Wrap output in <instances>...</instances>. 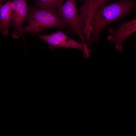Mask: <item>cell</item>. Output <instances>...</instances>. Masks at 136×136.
Instances as JSON below:
<instances>
[{"mask_svg": "<svg viewBox=\"0 0 136 136\" xmlns=\"http://www.w3.org/2000/svg\"><path fill=\"white\" fill-rule=\"evenodd\" d=\"M136 6V1L119 0L106 2L99 6L91 21L92 33L90 46L98 42L100 33L108 25L128 15Z\"/></svg>", "mask_w": 136, "mask_h": 136, "instance_id": "cell-1", "label": "cell"}, {"mask_svg": "<svg viewBox=\"0 0 136 136\" xmlns=\"http://www.w3.org/2000/svg\"><path fill=\"white\" fill-rule=\"evenodd\" d=\"M28 24L22 28L23 35L28 33L35 36L47 29H62L69 26L58 15L57 10H49L35 5L28 7Z\"/></svg>", "mask_w": 136, "mask_h": 136, "instance_id": "cell-2", "label": "cell"}, {"mask_svg": "<svg viewBox=\"0 0 136 136\" xmlns=\"http://www.w3.org/2000/svg\"><path fill=\"white\" fill-rule=\"evenodd\" d=\"M38 38L48 43V48L51 49L59 47L77 49L82 52L84 58H88L89 56L90 50L86 44L71 39L61 31L46 35L39 34Z\"/></svg>", "mask_w": 136, "mask_h": 136, "instance_id": "cell-3", "label": "cell"}, {"mask_svg": "<svg viewBox=\"0 0 136 136\" xmlns=\"http://www.w3.org/2000/svg\"><path fill=\"white\" fill-rule=\"evenodd\" d=\"M108 0H82L83 3L78 10V19L84 37L89 39L92 30L90 23L92 17L98 7Z\"/></svg>", "mask_w": 136, "mask_h": 136, "instance_id": "cell-4", "label": "cell"}, {"mask_svg": "<svg viewBox=\"0 0 136 136\" xmlns=\"http://www.w3.org/2000/svg\"><path fill=\"white\" fill-rule=\"evenodd\" d=\"M12 4L11 21L14 29L12 36L14 38H23L22 25L28 21L29 15L27 0H7Z\"/></svg>", "mask_w": 136, "mask_h": 136, "instance_id": "cell-5", "label": "cell"}, {"mask_svg": "<svg viewBox=\"0 0 136 136\" xmlns=\"http://www.w3.org/2000/svg\"><path fill=\"white\" fill-rule=\"evenodd\" d=\"M58 15L70 26L79 36L82 42H85L82 29L78 19V14L75 0H66L57 10Z\"/></svg>", "mask_w": 136, "mask_h": 136, "instance_id": "cell-6", "label": "cell"}, {"mask_svg": "<svg viewBox=\"0 0 136 136\" xmlns=\"http://www.w3.org/2000/svg\"><path fill=\"white\" fill-rule=\"evenodd\" d=\"M107 31L109 34L108 40L111 43L115 44L116 49L121 51L123 49L124 41L130 35L136 32V23L127 25L122 22L116 29L110 27Z\"/></svg>", "mask_w": 136, "mask_h": 136, "instance_id": "cell-7", "label": "cell"}, {"mask_svg": "<svg viewBox=\"0 0 136 136\" xmlns=\"http://www.w3.org/2000/svg\"><path fill=\"white\" fill-rule=\"evenodd\" d=\"M12 8L11 2L7 1L0 7V31L3 36L9 33L8 29L13 27L11 20Z\"/></svg>", "mask_w": 136, "mask_h": 136, "instance_id": "cell-8", "label": "cell"}, {"mask_svg": "<svg viewBox=\"0 0 136 136\" xmlns=\"http://www.w3.org/2000/svg\"><path fill=\"white\" fill-rule=\"evenodd\" d=\"M35 5L47 10L57 11L64 0H34Z\"/></svg>", "mask_w": 136, "mask_h": 136, "instance_id": "cell-9", "label": "cell"}, {"mask_svg": "<svg viewBox=\"0 0 136 136\" xmlns=\"http://www.w3.org/2000/svg\"><path fill=\"white\" fill-rule=\"evenodd\" d=\"M5 0H0V7L4 3Z\"/></svg>", "mask_w": 136, "mask_h": 136, "instance_id": "cell-10", "label": "cell"}]
</instances>
